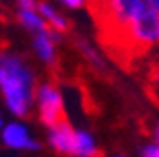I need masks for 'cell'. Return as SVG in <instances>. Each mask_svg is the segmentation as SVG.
<instances>
[{"label": "cell", "instance_id": "6da1fadb", "mask_svg": "<svg viewBox=\"0 0 159 157\" xmlns=\"http://www.w3.org/2000/svg\"><path fill=\"white\" fill-rule=\"evenodd\" d=\"M0 87L6 103L16 114L23 116L29 101L33 99V78L31 72L14 54L0 52Z\"/></svg>", "mask_w": 159, "mask_h": 157}, {"label": "cell", "instance_id": "7a4b0ae2", "mask_svg": "<svg viewBox=\"0 0 159 157\" xmlns=\"http://www.w3.org/2000/svg\"><path fill=\"white\" fill-rule=\"evenodd\" d=\"M39 111H41V122L49 128L68 122L62 99L52 83H47L39 93Z\"/></svg>", "mask_w": 159, "mask_h": 157}, {"label": "cell", "instance_id": "3957f363", "mask_svg": "<svg viewBox=\"0 0 159 157\" xmlns=\"http://www.w3.org/2000/svg\"><path fill=\"white\" fill-rule=\"evenodd\" d=\"M68 153L78 155V157H105V153L95 147L93 140L85 132H76L74 134V140H72V146H70Z\"/></svg>", "mask_w": 159, "mask_h": 157}, {"label": "cell", "instance_id": "277c9868", "mask_svg": "<svg viewBox=\"0 0 159 157\" xmlns=\"http://www.w3.org/2000/svg\"><path fill=\"white\" fill-rule=\"evenodd\" d=\"M4 142L6 146L10 147H16V150H20V147H29V150H37V144L31 142V140L27 138V132L23 126H20V124H10L6 130H4Z\"/></svg>", "mask_w": 159, "mask_h": 157}, {"label": "cell", "instance_id": "5b68a950", "mask_svg": "<svg viewBox=\"0 0 159 157\" xmlns=\"http://www.w3.org/2000/svg\"><path fill=\"white\" fill-rule=\"evenodd\" d=\"M74 134L76 132L72 130V126H70L68 122L64 124H58V126L51 128V144L57 151H70V146H72V140H74Z\"/></svg>", "mask_w": 159, "mask_h": 157}, {"label": "cell", "instance_id": "8992f818", "mask_svg": "<svg viewBox=\"0 0 159 157\" xmlns=\"http://www.w3.org/2000/svg\"><path fill=\"white\" fill-rule=\"evenodd\" d=\"M35 49L37 52L41 54V58L47 62H52L54 60V49H52V37L47 33V29L41 31L37 37H35Z\"/></svg>", "mask_w": 159, "mask_h": 157}, {"label": "cell", "instance_id": "52a82bcc", "mask_svg": "<svg viewBox=\"0 0 159 157\" xmlns=\"http://www.w3.org/2000/svg\"><path fill=\"white\" fill-rule=\"evenodd\" d=\"M37 6H39V10H41V14L45 16V18H49V21H51L52 25L60 31V33H66L70 25H68V21H66L64 18H62V16H58V14H57V12H54L52 8H51V6H47V4L43 2V0H39Z\"/></svg>", "mask_w": 159, "mask_h": 157}, {"label": "cell", "instance_id": "ba28073f", "mask_svg": "<svg viewBox=\"0 0 159 157\" xmlns=\"http://www.w3.org/2000/svg\"><path fill=\"white\" fill-rule=\"evenodd\" d=\"M20 21L23 23V25H27L29 29H37V31H45L49 25H45V21L39 18V16L33 14V10H21L20 12Z\"/></svg>", "mask_w": 159, "mask_h": 157}, {"label": "cell", "instance_id": "9c48e42d", "mask_svg": "<svg viewBox=\"0 0 159 157\" xmlns=\"http://www.w3.org/2000/svg\"><path fill=\"white\" fill-rule=\"evenodd\" d=\"M142 157H159V146H149L142 151Z\"/></svg>", "mask_w": 159, "mask_h": 157}, {"label": "cell", "instance_id": "30bf717a", "mask_svg": "<svg viewBox=\"0 0 159 157\" xmlns=\"http://www.w3.org/2000/svg\"><path fill=\"white\" fill-rule=\"evenodd\" d=\"M62 2H66L70 8H80L84 4V0H62Z\"/></svg>", "mask_w": 159, "mask_h": 157}, {"label": "cell", "instance_id": "8fae6325", "mask_svg": "<svg viewBox=\"0 0 159 157\" xmlns=\"http://www.w3.org/2000/svg\"><path fill=\"white\" fill-rule=\"evenodd\" d=\"M155 138H157V142H159V126H157V130H155Z\"/></svg>", "mask_w": 159, "mask_h": 157}, {"label": "cell", "instance_id": "7c38bea8", "mask_svg": "<svg viewBox=\"0 0 159 157\" xmlns=\"http://www.w3.org/2000/svg\"><path fill=\"white\" fill-rule=\"evenodd\" d=\"M153 4H155V8L159 10V0H153Z\"/></svg>", "mask_w": 159, "mask_h": 157}]
</instances>
